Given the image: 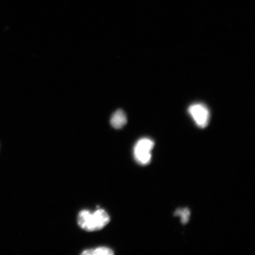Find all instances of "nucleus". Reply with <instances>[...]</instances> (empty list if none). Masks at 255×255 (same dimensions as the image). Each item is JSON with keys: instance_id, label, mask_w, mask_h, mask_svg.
<instances>
[{"instance_id": "nucleus-1", "label": "nucleus", "mask_w": 255, "mask_h": 255, "mask_svg": "<svg viewBox=\"0 0 255 255\" xmlns=\"http://www.w3.org/2000/svg\"><path fill=\"white\" fill-rule=\"evenodd\" d=\"M110 222V217L105 210L100 209L91 212L87 210H82L78 216L80 228L88 232L101 230Z\"/></svg>"}, {"instance_id": "nucleus-2", "label": "nucleus", "mask_w": 255, "mask_h": 255, "mask_svg": "<svg viewBox=\"0 0 255 255\" xmlns=\"http://www.w3.org/2000/svg\"><path fill=\"white\" fill-rule=\"evenodd\" d=\"M154 146V142L150 138H143L138 140L133 148L135 161L141 165H148L151 160V151Z\"/></svg>"}, {"instance_id": "nucleus-3", "label": "nucleus", "mask_w": 255, "mask_h": 255, "mask_svg": "<svg viewBox=\"0 0 255 255\" xmlns=\"http://www.w3.org/2000/svg\"><path fill=\"white\" fill-rule=\"evenodd\" d=\"M189 113L196 125L201 128H205L209 123L210 113L205 105L194 104L189 108Z\"/></svg>"}, {"instance_id": "nucleus-4", "label": "nucleus", "mask_w": 255, "mask_h": 255, "mask_svg": "<svg viewBox=\"0 0 255 255\" xmlns=\"http://www.w3.org/2000/svg\"><path fill=\"white\" fill-rule=\"evenodd\" d=\"M110 123L112 127L116 129L122 128L126 125L127 118L123 110H117L112 116Z\"/></svg>"}, {"instance_id": "nucleus-5", "label": "nucleus", "mask_w": 255, "mask_h": 255, "mask_svg": "<svg viewBox=\"0 0 255 255\" xmlns=\"http://www.w3.org/2000/svg\"><path fill=\"white\" fill-rule=\"evenodd\" d=\"M114 253L111 249L107 247H99L85 250L82 253L84 255H113Z\"/></svg>"}, {"instance_id": "nucleus-6", "label": "nucleus", "mask_w": 255, "mask_h": 255, "mask_svg": "<svg viewBox=\"0 0 255 255\" xmlns=\"http://www.w3.org/2000/svg\"><path fill=\"white\" fill-rule=\"evenodd\" d=\"M174 215L180 217L181 223L185 225L189 221L190 211L187 208L179 209L175 211Z\"/></svg>"}]
</instances>
